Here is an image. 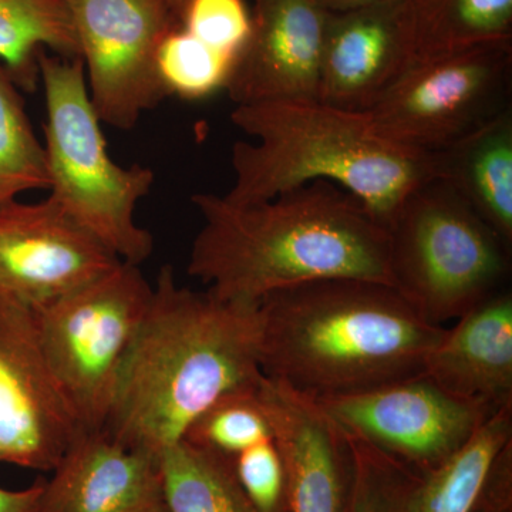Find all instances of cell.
<instances>
[{"mask_svg": "<svg viewBox=\"0 0 512 512\" xmlns=\"http://www.w3.org/2000/svg\"><path fill=\"white\" fill-rule=\"evenodd\" d=\"M406 15L412 63L511 40L512 0H406Z\"/></svg>", "mask_w": 512, "mask_h": 512, "instance_id": "19", "label": "cell"}, {"mask_svg": "<svg viewBox=\"0 0 512 512\" xmlns=\"http://www.w3.org/2000/svg\"><path fill=\"white\" fill-rule=\"evenodd\" d=\"M192 204L202 227L188 274L224 301L259 303L325 279L392 285L389 231L339 185L313 181L254 204L198 192Z\"/></svg>", "mask_w": 512, "mask_h": 512, "instance_id": "1", "label": "cell"}, {"mask_svg": "<svg viewBox=\"0 0 512 512\" xmlns=\"http://www.w3.org/2000/svg\"><path fill=\"white\" fill-rule=\"evenodd\" d=\"M261 382L212 403L188 427L183 440L218 456L234 458L259 441L271 439V420L259 392Z\"/></svg>", "mask_w": 512, "mask_h": 512, "instance_id": "24", "label": "cell"}, {"mask_svg": "<svg viewBox=\"0 0 512 512\" xmlns=\"http://www.w3.org/2000/svg\"><path fill=\"white\" fill-rule=\"evenodd\" d=\"M431 154L446 181L512 247V109Z\"/></svg>", "mask_w": 512, "mask_h": 512, "instance_id": "18", "label": "cell"}, {"mask_svg": "<svg viewBox=\"0 0 512 512\" xmlns=\"http://www.w3.org/2000/svg\"><path fill=\"white\" fill-rule=\"evenodd\" d=\"M470 512H512V443L498 454Z\"/></svg>", "mask_w": 512, "mask_h": 512, "instance_id": "29", "label": "cell"}, {"mask_svg": "<svg viewBox=\"0 0 512 512\" xmlns=\"http://www.w3.org/2000/svg\"><path fill=\"white\" fill-rule=\"evenodd\" d=\"M262 377L258 303L184 288L171 266H163L104 431L160 458L212 403Z\"/></svg>", "mask_w": 512, "mask_h": 512, "instance_id": "2", "label": "cell"}, {"mask_svg": "<svg viewBox=\"0 0 512 512\" xmlns=\"http://www.w3.org/2000/svg\"><path fill=\"white\" fill-rule=\"evenodd\" d=\"M39 83L46 101L49 197L121 262L140 266L153 255L154 238L134 214L153 188L154 171L111 158L82 60L43 52Z\"/></svg>", "mask_w": 512, "mask_h": 512, "instance_id": "5", "label": "cell"}, {"mask_svg": "<svg viewBox=\"0 0 512 512\" xmlns=\"http://www.w3.org/2000/svg\"><path fill=\"white\" fill-rule=\"evenodd\" d=\"M258 326L264 376L315 400L421 375L446 329L392 285L346 278L265 296Z\"/></svg>", "mask_w": 512, "mask_h": 512, "instance_id": "3", "label": "cell"}, {"mask_svg": "<svg viewBox=\"0 0 512 512\" xmlns=\"http://www.w3.org/2000/svg\"><path fill=\"white\" fill-rule=\"evenodd\" d=\"M52 197L0 202V293L37 309L120 264Z\"/></svg>", "mask_w": 512, "mask_h": 512, "instance_id": "12", "label": "cell"}, {"mask_svg": "<svg viewBox=\"0 0 512 512\" xmlns=\"http://www.w3.org/2000/svg\"><path fill=\"white\" fill-rule=\"evenodd\" d=\"M512 109L511 40L417 60L365 111L380 137L436 153Z\"/></svg>", "mask_w": 512, "mask_h": 512, "instance_id": "8", "label": "cell"}, {"mask_svg": "<svg viewBox=\"0 0 512 512\" xmlns=\"http://www.w3.org/2000/svg\"><path fill=\"white\" fill-rule=\"evenodd\" d=\"M328 16L318 0H254L251 33L225 84L232 103L318 100Z\"/></svg>", "mask_w": 512, "mask_h": 512, "instance_id": "13", "label": "cell"}, {"mask_svg": "<svg viewBox=\"0 0 512 512\" xmlns=\"http://www.w3.org/2000/svg\"><path fill=\"white\" fill-rule=\"evenodd\" d=\"M181 26L205 45L237 57L251 33V13L244 0H191Z\"/></svg>", "mask_w": 512, "mask_h": 512, "instance_id": "28", "label": "cell"}, {"mask_svg": "<svg viewBox=\"0 0 512 512\" xmlns=\"http://www.w3.org/2000/svg\"><path fill=\"white\" fill-rule=\"evenodd\" d=\"M284 458L291 512H345L352 477L348 434L318 400L264 376L259 384Z\"/></svg>", "mask_w": 512, "mask_h": 512, "instance_id": "15", "label": "cell"}, {"mask_svg": "<svg viewBox=\"0 0 512 512\" xmlns=\"http://www.w3.org/2000/svg\"><path fill=\"white\" fill-rule=\"evenodd\" d=\"M232 123L252 141L232 147L237 204L264 202L313 181L345 188L384 228L424 181L434 177L430 153L392 143L365 113L320 100H271L235 106Z\"/></svg>", "mask_w": 512, "mask_h": 512, "instance_id": "4", "label": "cell"}, {"mask_svg": "<svg viewBox=\"0 0 512 512\" xmlns=\"http://www.w3.org/2000/svg\"><path fill=\"white\" fill-rule=\"evenodd\" d=\"M348 437L352 477L345 512H409L420 476L375 447Z\"/></svg>", "mask_w": 512, "mask_h": 512, "instance_id": "26", "label": "cell"}, {"mask_svg": "<svg viewBox=\"0 0 512 512\" xmlns=\"http://www.w3.org/2000/svg\"><path fill=\"white\" fill-rule=\"evenodd\" d=\"M423 373L464 402L490 412L511 407V289L491 296L444 329Z\"/></svg>", "mask_w": 512, "mask_h": 512, "instance_id": "17", "label": "cell"}, {"mask_svg": "<svg viewBox=\"0 0 512 512\" xmlns=\"http://www.w3.org/2000/svg\"><path fill=\"white\" fill-rule=\"evenodd\" d=\"M49 187L45 146L33 131L18 84L0 62V202Z\"/></svg>", "mask_w": 512, "mask_h": 512, "instance_id": "23", "label": "cell"}, {"mask_svg": "<svg viewBox=\"0 0 512 512\" xmlns=\"http://www.w3.org/2000/svg\"><path fill=\"white\" fill-rule=\"evenodd\" d=\"M235 476L258 512H291L284 458L274 437L232 458Z\"/></svg>", "mask_w": 512, "mask_h": 512, "instance_id": "27", "label": "cell"}, {"mask_svg": "<svg viewBox=\"0 0 512 512\" xmlns=\"http://www.w3.org/2000/svg\"><path fill=\"white\" fill-rule=\"evenodd\" d=\"M165 511L258 512L235 476L232 458L178 441L160 456Z\"/></svg>", "mask_w": 512, "mask_h": 512, "instance_id": "22", "label": "cell"}, {"mask_svg": "<svg viewBox=\"0 0 512 512\" xmlns=\"http://www.w3.org/2000/svg\"><path fill=\"white\" fill-rule=\"evenodd\" d=\"M80 59L72 16L64 0H0V62L19 89H36L43 52Z\"/></svg>", "mask_w": 512, "mask_h": 512, "instance_id": "20", "label": "cell"}, {"mask_svg": "<svg viewBox=\"0 0 512 512\" xmlns=\"http://www.w3.org/2000/svg\"><path fill=\"white\" fill-rule=\"evenodd\" d=\"M90 100L101 123L131 130L170 96L157 67L168 33L183 28L164 0H64Z\"/></svg>", "mask_w": 512, "mask_h": 512, "instance_id": "9", "label": "cell"}, {"mask_svg": "<svg viewBox=\"0 0 512 512\" xmlns=\"http://www.w3.org/2000/svg\"><path fill=\"white\" fill-rule=\"evenodd\" d=\"M164 2L167 3L168 8L174 13L175 18L180 20V23L183 22L185 10H187L191 0H164Z\"/></svg>", "mask_w": 512, "mask_h": 512, "instance_id": "32", "label": "cell"}, {"mask_svg": "<svg viewBox=\"0 0 512 512\" xmlns=\"http://www.w3.org/2000/svg\"><path fill=\"white\" fill-rule=\"evenodd\" d=\"M52 473L36 512H167L160 458L104 430L77 434Z\"/></svg>", "mask_w": 512, "mask_h": 512, "instance_id": "16", "label": "cell"}, {"mask_svg": "<svg viewBox=\"0 0 512 512\" xmlns=\"http://www.w3.org/2000/svg\"><path fill=\"white\" fill-rule=\"evenodd\" d=\"M412 63L406 0L330 13L323 40L318 100L365 113Z\"/></svg>", "mask_w": 512, "mask_h": 512, "instance_id": "14", "label": "cell"}, {"mask_svg": "<svg viewBox=\"0 0 512 512\" xmlns=\"http://www.w3.org/2000/svg\"><path fill=\"white\" fill-rule=\"evenodd\" d=\"M323 9L330 13H345L352 10L372 8V6L383 5L393 0H318Z\"/></svg>", "mask_w": 512, "mask_h": 512, "instance_id": "31", "label": "cell"}, {"mask_svg": "<svg viewBox=\"0 0 512 512\" xmlns=\"http://www.w3.org/2000/svg\"><path fill=\"white\" fill-rule=\"evenodd\" d=\"M79 433L32 309L0 293V463L52 471Z\"/></svg>", "mask_w": 512, "mask_h": 512, "instance_id": "11", "label": "cell"}, {"mask_svg": "<svg viewBox=\"0 0 512 512\" xmlns=\"http://www.w3.org/2000/svg\"><path fill=\"white\" fill-rule=\"evenodd\" d=\"M153 298L140 266L120 262L32 309L40 345L80 433L106 427L128 350Z\"/></svg>", "mask_w": 512, "mask_h": 512, "instance_id": "7", "label": "cell"}, {"mask_svg": "<svg viewBox=\"0 0 512 512\" xmlns=\"http://www.w3.org/2000/svg\"><path fill=\"white\" fill-rule=\"evenodd\" d=\"M512 443V406L481 424L457 453L420 476L409 512H470L498 454Z\"/></svg>", "mask_w": 512, "mask_h": 512, "instance_id": "21", "label": "cell"}, {"mask_svg": "<svg viewBox=\"0 0 512 512\" xmlns=\"http://www.w3.org/2000/svg\"><path fill=\"white\" fill-rule=\"evenodd\" d=\"M318 402L348 436L382 451L417 476L457 453L495 413L457 399L424 373Z\"/></svg>", "mask_w": 512, "mask_h": 512, "instance_id": "10", "label": "cell"}, {"mask_svg": "<svg viewBox=\"0 0 512 512\" xmlns=\"http://www.w3.org/2000/svg\"><path fill=\"white\" fill-rule=\"evenodd\" d=\"M387 231L393 288L433 325L510 288L511 245L440 178L419 185Z\"/></svg>", "mask_w": 512, "mask_h": 512, "instance_id": "6", "label": "cell"}, {"mask_svg": "<svg viewBox=\"0 0 512 512\" xmlns=\"http://www.w3.org/2000/svg\"><path fill=\"white\" fill-rule=\"evenodd\" d=\"M45 481L39 480L25 490L0 487V512H36Z\"/></svg>", "mask_w": 512, "mask_h": 512, "instance_id": "30", "label": "cell"}, {"mask_svg": "<svg viewBox=\"0 0 512 512\" xmlns=\"http://www.w3.org/2000/svg\"><path fill=\"white\" fill-rule=\"evenodd\" d=\"M235 59L177 28L161 42L157 67L170 96L198 100L225 89Z\"/></svg>", "mask_w": 512, "mask_h": 512, "instance_id": "25", "label": "cell"}]
</instances>
